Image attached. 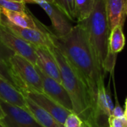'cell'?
I'll return each mask as SVG.
<instances>
[{"mask_svg": "<svg viewBox=\"0 0 127 127\" xmlns=\"http://www.w3.org/2000/svg\"><path fill=\"white\" fill-rule=\"evenodd\" d=\"M0 127H4V126H3V125H2V124L0 123Z\"/></svg>", "mask_w": 127, "mask_h": 127, "instance_id": "cell-32", "label": "cell"}, {"mask_svg": "<svg viewBox=\"0 0 127 127\" xmlns=\"http://www.w3.org/2000/svg\"><path fill=\"white\" fill-rule=\"evenodd\" d=\"M70 21L76 20L75 0H54L53 3Z\"/></svg>", "mask_w": 127, "mask_h": 127, "instance_id": "cell-20", "label": "cell"}, {"mask_svg": "<svg viewBox=\"0 0 127 127\" xmlns=\"http://www.w3.org/2000/svg\"><path fill=\"white\" fill-rule=\"evenodd\" d=\"M26 106L36 121L42 127H64L51 115L36 104L28 97H25Z\"/></svg>", "mask_w": 127, "mask_h": 127, "instance_id": "cell-13", "label": "cell"}, {"mask_svg": "<svg viewBox=\"0 0 127 127\" xmlns=\"http://www.w3.org/2000/svg\"><path fill=\"white\" fill-rule=\"evenodd\" d=\"M2 15L13 25L32 29H38L36 19L29 12L26 11H11L1 7Z\"/></svg>", "mask_w": 127, "mask_h": 127, "instance_id": "cell-14", "label": "cell"}, {"mask_svg": "<svg viewBox=\"0 0 127 127\" xmlns=\"http://www.w3.org/2000/svg\"><path fill=\"white\" fill-rule=\"evenodd\" d=\"M115 100H116V103H115V106H114V109L112 111V116L115 117V118H122L124 117V111L122 109V108L120 106V103L118 102L116 90H115Z\"/></svg>", "mask_w": 127, "mask_h": 127, "instance_id": "cell-25", "label": "cell"}, {"mask_svg": "<svg viewBox=\"0 0 127 127\" xmlns=\"http://www.w3.org/2000/svg\"><path fill=\"white\" fill-rule=\"evenodd\" d=\"M95 0H75L76 20L77 22L87 19L92 12Z\"/></svg>", "mask_w": 127, "mask_h": 127, "instance_id": "cell-19", "label": "cell"}, {"mask_svg": "<svg viewBox=\"0 0 127 127\" xmlns=\"http://www.w3.org/2000/svg\"><path fill=\"white\" fill-rule=\"evenodd\" d=\"M124 117L126 118L127 120V98L126 100V103H125V109H124Z\"/></svg>", "mask_w": 127, "mask_h": 127, "instance_id": "cell-28", "label": "cell"}, {"mask_svg": "<svg viewBox=\"0 0 127 127\" xmlns=\"http://www.w3.org/2000/svg\"><path fill=\"white\" fill-rule=\"evenodd\" d=\"M83 121L75 113L71 112L65 119L64 127H82Z\"/></svg>", "mask_w": 127, "mask_h": 127, "instance_id": "cell-23", "label": "cell"}, {"mask_svg": "<svg viewBox=\"0 0 127 127\" xmlns=\"http://www.w3.org/2000/svg\"><path fill=\"white\" fill-rule=\"evenodd\" d=\"M125 36L122 26H117L111 31L109 41V51L113 54H118L125 46Z\"/></svg>", "mask_w": 127, "mask_h": 127, "instance_id": "cell-18", "label": "cell"}, {"mask_svg": "<svg viewBox=\"0 0 127 127\" xmlns=\"http://www.w3.org/2000/svg\"><path fill=\"white\" fill-rule=\"evenodd\" d=\"M37 56L36 65L46 75L62 83L61 76L58 65L49 48L45 47L34 46Z\"/></svg>", "mask_w": 127, "mask_h": 127, "instance_id": "cell-11", "label": "cell"}, {"mask_svg": "<svg viewBox=\"0 0 127 127\" xmlns=\"http://www.w3.org/2000/svg\"><path fill=\"white\" fill-rule=\"evenodd\" d=\"M10 64L17 77L25 86V91L43 93L42 80L36 68V65L18 54L13 56Z\"/></svg>", "mask_w": 127, "mask_h": 127, "instance_id": "cell-4", "label": "cell"}, {"mask_svg": "<svg viewBox=\"0 0 127 127\" xmlns=\"http://www.w3.org/2000/svg\"></svg>", "mask_w": 127, "mask_h": 127, "instance_id": "cell-33", "label": "cell"}, {"mask_svg": "<svg viewBox=\"0 0 127 127\" xmlns=\"http://www.w3.org/2000/svg\"><path fill=\"white\" fill-rule=\"evenodd\" d=\"M0 97L13 105L27 109L25 95L0 77Z\"/></svg>", "mask_w": 127, "mask_h": 127, "instance_id": "cell-15", "label": "cell"}, {"mask_svg": "<svg viewBox=\"0 0 127 127\" xmlns=\"http://www.w3.org/2000/svg\"><path fill=\"white\" fill-rule=\"evenodd\" d=\"M14 54H16L6 46L0 39V61L10 65V61Z\"/></svg>", "mask_w": 127, "mask_h": 127, "instance_id": "cell-22", "label": "cell"}, {"mask_svg": "<svg viewBox=\"0 0 127 127\" xmlns=\"http://www.w3.org/2000/svg\"><path fill=\"white\" fill-rule=\"evenodd\" d=\"M48 31L53 44L64 55L88 87L97 109V89L99 85L104 82L105 75L99 67L86 29L77 23L67 35L61 37L56 36L49 29Z\"/></svg>", "mask_w": 127, "mask_h": 127, "instance_id": "cell-1", "label": "cell"}, {"mask_svg": "<svg viewBox=\"0 0 127 127\" xmlns=\"http://www.w3.org/2000/svg\"><path fill=\"white\" fill-rule=\"evenodd\" d=\"M0 77L10 83L18 91L23 93L25 91V87L23 83L16 75L12 67L3 62L0 61Z\"/></svg>", "mask_w": 127, "mask_h": 127, "instance_id": "cell-17", "label": "cell"}, {"mask_svg": "<svg viewBox=\"0 0 127 127\" xmlns=\"http://www.w3.org/2000/svg\"><path fill=\"white\" fill-rule=\"evenodd\" d=\"M13 1H25L24 0H13Z\"/></svg>", "mask_w": 127, "mask_h": 127, "instance_id": "cell-31", "label": "cell"}, {"mask_svg": "<svg viewBox=\"0 0 127 127\" xmlns=\"http://www.w3.org/2000/svg\"><path fill=\"white\" fill-rule=\"evenodd\" d=\"M0 39L16 54L20 55L34 65L37 63V56L34 46L23 40L0 23Z\"/></svg>", "mask_w": 127, "mask_h": 127, "instance_id": "cell-7", "label": "cell"}, {"mask_svg": "<svg viewBox=\"0 0 127 127\" xmlns=\"http://www.w3.org/2000/svg\"><path fill=\"white\" fill-rule=\"evenodd\" d=\"M82 127H103V126H100V125H94L92 123L87 121H83L82 124Z\"/></svg>", "mask_w": 127, "mask_h": 127, "instance_id": "cell-27", "label": "cell"}, {"mask_svg": "<svg viewBox=\"0 0 127 127\" xmlns=\"http://www.w3.org/2000/svg\"><path fill=\"white\" fill-rule=\"evenodd\" d=\"M25 1L13 0H0V7L11 11H26Z\"/></svg>", "mask_w": 127, "mask_h": 127, "instance_id": "cell-21", "label": "cell"}, {"mask_svg": "<svg viewBox=\"0 0 127 127\" xmlns=\"http://www.w3.org/2000/svg\"><path fill=\"white\" fill-rule=\"evenodd\" d=\"M1 16H2V13H1V7H0V22H1Z\"/></svg>", "mask_w": 127, "mask_h": 127, "instance_id": "cell-30", "label": "cell"}, {"mask_svg": "<svg viewBox=\"0 0 127 127\" xmlns=\"http://www.w3.org/2000/svg\"><path fill=\"white\" fill-rule=\"evenodd\" d=\"M58 65L62 85L64 86L72 102L73 112L84 121L101 125L91 93L76 70L69 63L60 51L53 45L50 48Z\"/></svg>", "mask_w": 127, "mask_h": 127, "instance_id": "cell-2", "label": "cell"}, {"mask_svg": "<svg viewBox=\"0 0 127 127\" xmlns=\"http://www.w3.org/2000/svg\"><path fill=\"white\" fill-rule=\"evenodd\" d=\"M97 112L100 120V117H106L109 118L112 114L114 109V103L112 100L109 92L106 89L104 82H102L98 87L97 95Z\"/></svg>", "mask_w": 127, "mask_h": 127, "instance_id": "cell-16", "label": "cell"}, {"mask_svg": "<svg viewBox=\"0 0 127 127\" xmlns=\"http://www.w3.org/2000/svg\"><path fill=\"white\" fill-rule=\"evenodd\" d=\"M25 3L27 2H31V3H35V4H37L38 2H48V3H51L53 4L54 3V0H24Z\"/></svg>", "mask_w": 127, "mask_h": 127, "instance_id": "cell-26", "label": "cell"}, {"mask_svg": "<svg viewBox=\"0 0 127 127\" xmlns=\"http://www.w3.org/2000/svg\"><path fill=\"white\" fill-rule=\"evenodd\" d=\"M22 94L25 97H28L39 106L48 112L62 125H64L65 119L72 112L42 92L25 91Z\"/></svg>", "mask_w": 127, "mask_h": 127, "instance_id": "cell-9", "label": "cell"}, {"mask_svg": "<svg viewBox=\"0 0 127 127\" xmlns=\"http://www.w3.org/2000/svg\"><path fill=\"white\" fill-rule=\"evenodd\" d=\"M37 4L44 10L50 18L52 28L50 31L56 36H64L72 30L74 26L70 23L69 19L54 4L42 1L38 2Z\"/></svg>", "mask_w": 127, "mask_h": 127, "instance_id": "cell-10", "label": "cell"}, {"mask_svg": "<svg viewBox=\"0 0 127 127\" xmlns=\"http://www.w3.org/2000/svg\"><path fill=\"white\" fill-rule=\"evenodd\" d=\"M108 124L109 127H127V120L125 117L118 118L111 115L108 118Z\"/></svg>", "mask_w": 127, "mask_h": 127, "instance_id": "cell-24", "label": "cell"}, {"mask_svg": "<svg viewBox=\"0 0 127 127\" xmlns=\"http://www.w3.org/2000/svg\"><path fill=\"white\" fill-rule=\"evenodd\" d=\"M36 22L39 27L38 29H32L16 26L9 22L3 15L0 22L1 24L8 28L11 32H13L27 42L31 44L32 45L50 48L54 44L50 37L48 29L36 19Z\"/></svg>", "mask_w": 127, "mask_h": 127, "instance_id": "cell-5", "label": "cell"}, {"mask_svg": "<svg viewBox=\"0 0 127 127\" xmlns=\"http://www.w3.org/2000/svg\"><path fill=\"white\" fill-rule=\"evenodd\" d=\"M36 68L42 80L43 93L68 110L73 112L71 100L62 83L46 75L37 65H36Z\"/></svg>", "mask_w": 127, "mask_h": 127, "instance_id": "cell-8", "label": "cell"}, {"mask_svg": "<svg viewBox=\"0 0 127 127\" xmlns=\"http://www.w3.org/2000/svg\"><path fill=\"white\" fill-rule=\"evenodd\" d=\"M4 117L0 123L4 127H42L26 109L13 105L0 97Z\"/></svg>", "mask_w": 127, "mask_h": 127, "instance_id": "cell-6", "label": "cell"}, {"mask_svg": "<svg viewBox=\"0 0 127 127\" xmlns=\"http://www.w3.org/2000/svg\"><path fill=\"white\" fill-rule=\"evenodd\" d=\"M4 117V112H3V110L1 109V106H0V119L3 118Z\"/></svg>", "mask_w": 127, "mask_h": 127, "instance_id": "cell-29", "label": "cell"}, {"mask_svg": "<svg viewBox=\"0 0 127 127\" xmlns=\"http://www.w3.org/2000/svg\"><path fill=\"white\" fill-rule=\"evenodd\" d=\"M106 1L95 0L90 16L85 20L77 22L86 29L99 67L104 75V64L108 56L111 33L106 12Z\"/></svg>", "mask_w": 127, "mask_h": 127, "instance_id": "cell-3", "label": "cell"}, {"mask_svg": "<svg viewBox=\"0 0 127 127\" xmlns=\"http://www.w3.org/2000/svg\"><path fill=\"white\" fill-rule=\"evenodd\" d=\"M106 12L111 31L117 26L124 27L127 16V0H107Z\"/></svg>", "mask_w": 127, "mask_h": 127, "instance_id": "cell-12", "label": "cell"}]
</instances>
